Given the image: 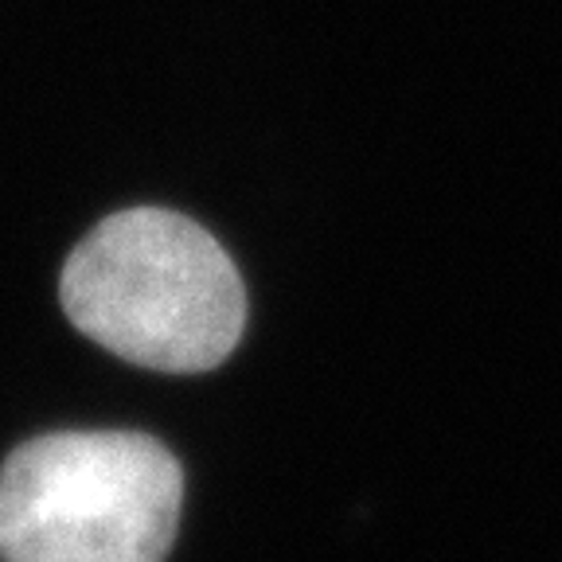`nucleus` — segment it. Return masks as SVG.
I'll list each match as a JSON object with an SVG mask.
<instances>
[{"label": "nucleus", "instance_id": "obj_1", "mask_svg": "<svg viewBox=\"0 0 562 562\" xmlns=\"http://www.w3.org/2000/svg\"><path fill=\"white\" fill-rule=\"evenodd\" d=\"M59 301L87 340L165 375L220 368L246 333L238 266L211 231L165 207L98 223L63 266Z\"/></svg>", "mask_w": 562, "mask_h": 562}, {"label": "nucleus", "instance_id": "obj_2", "mask_svg": "<svg viewBox=\"0 0 562 562\" xmlns=\"http://www.w3.org/2000/svg\"><path fill=\"white\" fill-rule=\"evenodd\" d=\"M184 469L149 434H44L0 465V562H165Z\"/></svg>", "mask_w": 562, "mask_h": 562}]
</instances>
